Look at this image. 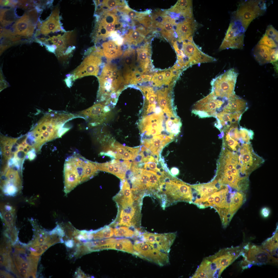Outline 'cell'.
Segmentation results:
<instances>
[{"instance_id":"e575fe53","label":"cell","mask_w":278,"mask_h":278,"mask_svg":"<svg viewBox=\"0 0 278 278\" xmlns=\"http://www.w3.org/2000/svg\"><path fill=\"white\" fill-rule=\"evenodd\" d=\"M121 193V197L119 203L121 205L126 206L132 205L133 202V196L129 184L126 180L123 183Z\"/></svg>"},{"instance_id":"52a82bcc","label":"cell","mask_w":278,"mask_h":278,"mask_svg":"<svg viewBox=\"0 0 278 278\" xmlns=\"http://www.w3.org/2000/svg\"><path fill=\"white\" fill-rule=\"evenodd\" d=\"M266 9V3L263 1H246L240 4L234 13V21L239 23L246 31L251 22Z\"/></svg>"},{"instance_id":"6da1fadb","label":"cell","mask_w":278,"mask_h":278,"mask_svg":"<svg viewBox=\"0 0 278 278\" xmlns=\"http://www.w3.org/2000/svg\"><path fill=\"white\" fill-rule=\"evenodd\" d=\"M77 114L65 112L53 111L46 114L39 121L30 133L39 147L48 141L61 137L70 128L64 127L68 121L76 117Z\"/></svg>"},{"instance_id":"9f6ffc18","label":"cell","mask_w":278,"mask_h":278,"mask_svg":"<svg viewBox=\"0 0 278 278\" xmlns=\"http://www.w3.org/2000/svg\"><path fill=\"white\" fill-rule=\"evenodd\" d=\"M65 245L70 248H72L74 245L73 241L72 240H68L65 242Z\"/></svg>"},{"instance_id":"44dd1931","label":"cell","mask_w":278,"mask_h":278,"mask_svg":"<svg viewBox=\"0 0 278 278\" xmlns=\"http://www.w3.org/2000/svg\"><path fill=\"white\" fill-rule=\"evenodd\" d=\"M36 25L30 20L25 13L19 19L16 20L11 28L14 36H23L27 38L32 36Z\"/></svg>"},{"instance_id":"6125c7cd","label":"cell","mask_w":278,"mask_h":278,"mask_svg":"<svg viewBox=\"0 0 278 278\" xmlns=\"http://www.w3.org/2000/svg\"><path fill=\"white\" fill-rule=\"evenodd\" d=\"M41 33L40 30L37 29L36 30V32L34 34V37H36L39 36L40 34Z\"/></svg>"},{"instance_id":"277c9868","label":"cell","mask_w":278,"mask_h":278,"mask_svg":"<svg viewBox=\"0 0 278 278\" xmlns=\"http://www.w3.org/2000/svg\"><path fill=\"white\" fill-rule=\"evenodd\" d=\"M98 77L99 84L97 95L99 101L105 105L116 103L126 85L121 70L115 64L108 63L104 65Z\"/></svg>"},{"instance_id":"30bf717a","label":"cell","mask_w":278,"mask_h":278,"mask_svg":"<svg viewBox=\"0 0 278 278\" xmlns=\"http://www.w3.org/2000/svg\"><path fill=\"white\" fill-rule=\"evenodd\" d=\"M88 52L89 54L73 72L74 80L88 75L97 76L102 63L101 57L104 56L101 49L92 47Z\"/></svg>"},{"instance_id":"d590c367","label":"cell","mask_w":278,"mask_h":278,"mask_svg":"<svg viewBox=\"0 0 278 278\" xmlns=\"http://www.w3.org/2000/svg\"><path fill=\"white\" fill-rule=\"evenodd\" d=\"M246 200L245 196L241 192H236L232 198L229 207L230 215L232 218L238 209Z\"/></svg>"},{"instance_id":"91938a15","label":"cell","mask_w":278,"mask_h":278,"mask_svg":"<svg viewBox=\"0 0 278 278\" xmlns=\"http://www.w3.org/2000/svg\"><path fill=\"white\" fill-rule=\"evenodd\" d=\"M11 277L7 274L1 271L0 278L11 277Z\"/></svg>"},{"instance_id":"f1b7e54d","label":"cell","mask_w":278,"mask_h":278,"mask_svg":"<svg viewBox=\"0 0 278 278\" xmlns=\"http://www.w3.org/2000/svg\"><path fill=\"white\" fill-rule=\"evenodd\" d=\"M109 162L111 173L121 179L124 178L127 171L130 169L132 164V163L127 160L121 162L114 159Z\"/></svg>"},{"instance_id":"db71d44e","label":"cell","mask_w":278,"mask_h":278,"mask_svg":"<svg viewBox=\"0 0 278 278\" xmlns=\"http://www.w3.org/2000/svg\"><path fill=\"white\" fill-rule=\"evenodd\" d=\"M170 171L171 174L174 176L178 175L179 172L178 169L175 167L172 168L170 169Z\"/></svg>"},{"instance_id":"2e32d148","label":"cell","mask_w":278,"mask_h":278,"mask_svg":"<svg viewBox=\"0 0 278 278\" xmlns=\"http://www.w3.org/2000/svg\"><path fill=\"white\" fill-rule=\"evenodd\" d=\"M109 107L99 103L95 104L87 109L77 112L80 117H83L88 123L89 126L99 125L105 121L109 115Z\"/></svg>"},{"instance_id":"681fc988","label":"cell","mask_w":278,"mask_h":278,"mask_svg":"<svg viewBox=\"0 0 278 278\" xmlns=\"http://www.w3.org/2000/svg\"><path fill=\"white\" fill-rule=\"evenodd\" d=\"M14 36L13 31L10 29H7L0 26V38Z\"/></svg>"},{"instance_id":"b9f144b4","label":"cell","mask_w":278,"mask_h":278,"mask_svg":"<svg viewBox=\"0 0 278 278\" xmlns=\"http://www.w3.org/2000/svg\"><path fill=\"white\" fill-rule=\"evenodd\" d=\"M258 44L264 45L272 49L277 47V43L265 34L259 41Z\"/></svg>"},{"instance_id":"6f0895ef","label":"cell","mask_w":278,"mask_h":278,"mask_svg":"<svg viewBox=\"0 0 278 278\" xmlns=\"http://www.w3.org/2000/svg\"><path fill=\"white\" fill-rule=\"evenodd\" d=\"M56 233L59 235L63 237L64 235V233L63 230L59 226L57 227L56 228Z\"/></svg>"},{"instance_id":"d6a6232c","label":"cell","mask_w":278,"mask_h":278,"mask_svg":"<svg viewBox=\"0 0 278 278\" xmlns=\"http://www.w3.org/2000/svg\"><path fill=\"white\" fill-rule=\"evenodd\" d=\"M16 8H1L0 23L2 26L7 27L19 18L16 13Z\"/></svg>"},{"instance_id":"d6986e66","label":"cell","mask_w":278,"mask_h":278,"mask_svg":"<svg viewBox=\"0 0 278 278\" xmlns=\"http://www.w3.org/2000/svg\"><path fill=\"white\" fill-rule=\"evenodd\" d=\"M136 62L138 71L142 74H151L153 69L151 63V47L150 43L146 41L136 50Z\"/></svg>"},{"instance_id":"1f68e13d","label":"cell","mask_w":278,"mask_h":278,"mask_svg":"<svg viewBox=\"0 0 278 278\" xmlns=\"http://www.w3.org/2000/svg\"><path fill=\"white\" fill-rule=\"evenodd\" d=\"M278 230L273 234L272 237L267 239L262 244L261 247L274 256H278Z\"/></svg>"},{"instance_id":"11a10c76","label":"cell","mask_w":278,"mask_h":278,"mask_svg":"<svg viewBox=\"0 0 278 278\" xmlns=\"http://www.w3.org/2000/svg\"><path fill=\"white\" fill-rule=\"evenodd\" d=\"M11 3V0H0V5L2 7L8 6Z\"/></svg>"},{"instance_id":"836d02e7","label":"cell","mask_w":278,"mask_h":278,"mask_svg":"<svg viewBox=\"0 0 278 278\" xmlns=\"http://www.w3.org/2000/svg\"><path fill=\"white\" fill-rule=\"evenodd\" d=\"M118 11L122 13L129 19L138 21L143 17L150 15L151 13L150 10L143 12H138L129 8L127 4L125 6L118 7Z\"/></svg>"},{"instance_id":"9a60e30c","label":"cell","mask_w":278,"mask_h":278,"mask_svg":"<svg viewBox=\"0 0 278 278\" xmlns=\"http://www.w3.org/2000/svg\"><path fill=\"white\" fill-rule=\"evenodd\" d=\"M239 150L240 158L243 167L250 174L265 162L263 158L255 152L251 144H242Z\"/></svg>"},{"instance_id":"7dc6e473","label":"cell","mask_w":278,"mask_h":278,"mask_svg":"<svg viewBox=\"0 0 278 278\" xmlns=\"http://www.w3.org/2000/svg\"><path fill=\"white\" fill-rule=\"evenodd\" d=\"M27 13L30 20L34 24L36 25L38 13L36 9L28 10Z\"/></svg>"},{"instance_id":"ffe728a7","label":"cell","mask_w":278,"mask_h":278,"mask_svg":"<svg viewBox=\"0 0 278 278\" xmlns=\"http://www.w3.org/2000/svg\"><path fill=\"white\" fill-rule=\"evenodd\" d=\"M176 33L179 42L193 40V35L197 27L194 19L188 18L178 22L176 25Z\"/></svg>"},{"instance_id":"60d3db41","label":"cell","mask_w":278,"mask_h":278,"mask_svg":"<svg viewBox=\"0 0 278 278\" xmlns=\"http://www.w3.org/2000/svg\"><path fill=\"white\" fill-rule=\"evenodd\" d=\"M133 217L129 214H124L120 218L118 224L127 227H134L135 226L136 222L134 220Z\"/></svg>"},{"instance_id":"f6af8a7d","label":"cell","mask_w":278,"mask_h":278,"mask_svg":"<svg viewBox=\"0 0 278 278\" xmlns=\"http://www.w3.org/2000/svg\"><path fill=\"white\" fill-rule=\"evenodd\" d=\"M278 31L271 25L268 26L265 33L277 43L278 42Z\"/></svg>"},{"instance_id":"ab89813d","label":"cell","mask_w":278,"mask_h":278,"mask_svg":"<svg viewBox=\"0 0 278 278\" xmlns=\"http://www.w3.org/2000/svg\"><path fill=\"white\" fill-rule=\"evenodd\" d=\"M239 131L241 138L244 143L251 144L250 140L253 139L254 135L253 131L240 126Z\"/></svg>"},{"instance_id":"5b68a950","label":"cell","mask_w":278,"mask_h":278,"mask_svg":"<svg viewBox=\"0 0 278 278\" xmlns=\"http://www.w3.org/2000/svg\"><path fill=\"white\" fill-rule=\"evenodd\" d=\"M96 23L93 34L95 42L104 40L123 27L117 13L111 11H105L96 14Z\"/></svg>"},{"instance_id":"ac0fdd59","label":"cell","mask_w":278,"mask_h":278,"mask_svg":"<svg viewBox=\"0 0 278 278\" xmlns=\"http://www.w3.org/2000/svg\"><path fill=\"white\" fill-rule=\"evenodd\" d=\"M121 71L126 84H129L135 74L138 72L137 64L135 61V50L131 47L126 49L123 54Z\"/></svg>"},{"instance_id":"be15d7a7","label":"cell","mask_w":278,"mask_h":278,"mask_svg":"<svg viewBox=\"0 0 278 278\" xmlns=\"http://www.w3.org/2000/svg\"><path fill=\"white\" fill-rule=\"evenodd\" d=\"M49 245L47 244H44L41 247L44 251L46 250L49 247Z\"/></svg>"},{"instance_id":"8992f818","label":"cell","mask_w":278,"mask_h":278,"mask_svg":"<svg viewBox=\"0 0 278 278\" xmlns=\"http://www.w3.org/2000/svg\"><path fill=\"white\" fill-rule=\"evenodd\" d=\"M238 74L232 68L213 79L211 82V93L218 97L229 99L235 94L234 90Z\"/></svg>"},{"instance_id":"ba28073f","label":"cell","mask_w":278,"mask_h":278,"mask_svg":"<svg viewBox=\"0 0 278 278\" xmlns=\"http://www.w3.org/2000/svg\"><path fill=\"white\" fill-rule=\"evenodd\" d=\"M136 256L160 266L169 262V254L166 253L156 244L138 240L133 245Z\"/></svg>"},{"instance_id":"ee69618b","label":"cell","mask_w":278,"mask_h":278,"mask_svg":"<svg viewBox=\"0 0 278 278\" xmlns=\"http://www.w3.org/2000/svg\"><path fill=\"white\" fill-rule=\"evenodd\" d=\"M138 21L148 29H154V22L150 15L143 17Z\"/></svg>"},{"instance_id":"f5cc1de1","label":"cell","mask_w":278,"mask_h":278,"mask_svg":"<svg viewBox=\"0 0 278 278\" xmlns=\"http://www.w3.org/2000/svg\"><path fill=\"white\" fill-rule=\"evenodd\" d=\"M34 150V149L33 148L31 150L29 151L27 153L28 158L30 161L33 160L36 157V154Z\"/></svg>"},{"instance_id":"484cf974","label":"cell","mask_w":278,"mask_h":278,"mask_svg":"<svg viewBox=\"0 0 278 278\" xmlns=\"http://www.w3.org/2000/svg\"><path fill=\"white\" fill-rule=\"evenodd\" d=\"M99 249H113L128 253L136 256V253L133 248V245L129 239H117L114 242L100 246Z\"/></svg>"},{"instance_id":"f546056e","label":"cell","mask_w":278,"mask_h":278,"mask_svg":"<svg viewBox=\"0 0 278 278\" xmlns=\"http://www.w3.org/2000/svg\"><path fill=\"white\" fill-rule=\"evenodd\" d=\"M272 49L263 45L257 44L253 50V54L256 61L260 65L270 63Z\"/></svg>"},{"instance_id":"74e56055","label":"cell","mask_w":278,"mask_h":278,"mask_svg":"<svg viewBox=\"0 0 278 278\" xmlns=\"http://www.w3.org/2000/svg\"><path fill=\"white\" fill-rule=\"evenodd\" d=\"M113 231L114 235L116 237L133 238L134 236H138L140 234L137 230L134 231L125 226L115 228Z\"/></svg>"},{"instance_id":"f35d334b","label":"cell","mask_w":278,"mask_h":278,"mask_svg":"<svg viewBox=\"0 0 278 278\" xmlns=\"http://www.w3.org/2000/svg\"><path fill=\"white\" fill-rule=\"evenodd\" d=\"M92 232L95 234L93 237L95 239H101L110 238L114 234L113 229L108 226L102 229Z\"/></svg>"},{"instance_id":"680465c9","label":"cell","mask_w":278,"mask_h":278,"mask_svg":"<svg viewBox=\"0 0 278 278\" xmlns=\"http://www.w3.org/2000/svg\"><path fill=\"white\" fill-rule=\"evenodd\" d=\"M36 252L38 255H41L44 252L41 247H37L35 248Z\"/></svg>"},{"instance_id":"9c48e42d","label":"cell","mask_w":278,"mask_h":278,"mask_svg":"<svg viewBox=\"0 0 278 278\" xmlns=\"http://www.w3.org/2000/svg\"><path fill=\"white\" fill-rule=\"evenodd\" d=\"M228 99L215 96L211 93L193 105L192 113L201 118L213 117L222 111Z\"/></svg>"},{"instance_id":"83f0119b","label":"cell","mask_w":278,"mask_h":278,"mask_svg":"<svg viewBox=\"0 0 278 278\" xmlns=\"http://www.w3.org/2000/svg\"><path fill=\"white\" fill-rule=\"evenodd\" d=\"M102 46L104 56L108 60L120 57L123 54L121 46L112 39L103 42Z\"/></svg>"},{"instance_id":"7c38bea8","label":"cell","mask_w":278,"mask_h":278,"mask_svg":"<svg viewBox=\"0 0 278 278\" xmlns=\"http://www.w3.org/2000/svg\"><path fill=\"white\" fill-rule=\"evenodd\" d=\"M179 49L183 51L184 56V64L186 69L194 65L216 60L214 58L202 52L193 40L183 41L182 49Z\"/></svg>"},{"instance_id":"816d5d0a","label":"cell","mask_w":278,"mask_h":278,"mask_svg":"<svg viewBox=\"0 0 278 278\" xmlns=\"http://www.w3.org/2000/svg\"><path fill=\"white\" fill-rule=\"evenodd\" d=\"M270 213L269 209L267 207L263 208L261 211V214L262 216L264 218H266L268 216Z\"/></svg>"},{"instance_id":"94428289","label":"cell","mask_w":278,"mask_h":278,"mask_svg":"<svg viewBox=\"0 0 278 278\" xmlns=\"http://www.w3.org/2000/svg\"><path fill=\"white\" fill-rule=\"evenodd\" d=\"M42 25V22H41L39 18V17L38 19V20L37 23V29L40 30V28Z\"/></svg>"},{"instance_id":"d4e9b609","label":"cell","mask_w":278,"mask_h":278,"mask_svg":"<svg viewBox=\"0 0 278 278\" xmlns=\"http://www.w3.org/2000/svg\"><path fill=\"white\" fill-rule=\"evenodd\" d=\"M168 12L174 13L184 19L193 18L192 2V0H178L172 7L167 10Z\"/></svg>"},{"instance_id":"603a6c76","label":"cell","mask_w":278,"mask_h":278,"mask_svg":"<svg viewBox=\"0 0 278 278\" xmlns=\"http://www.w3.org/2000/svg\"><path fill=\"white\" fill-rule=\"evenodd\" d=\"M58 7H56L52 11L48 19L42 22L40 29L41 33L46 35L52 32L54 33L65 30L62 28L60 23Z\"/></svg>"},{"instance_id":"c3c4849f","label":"cell","mask_w":278,"mask_h":278,"mask_svg":"<svg viewBox=\"0 0 278 278\" xmlns=\"http://www.w3.org/2000/svg\"><path fill=\"white\" fill-rule=\"evenodd\" d=\"M135 212L134 207L132 205L128 206L124 208L121 210L119 218L124 214L130 215L134 216Z\"/></svg>"},{"instance_id":"f907efd6","label":"cell","mask_w":278,"mask_h":278,"mask_svg":"<svg viewBox=\"0 0 278 278\" xmlns=\"http://www.w3.org/2000/svg\"><path fill=\"white\" fill-rule=\"evenodd\" d=\"M270 63H275L278 60V50L276 48L272 49L270 57Z\"/></svg>"},{"instance_id":"e7e4bbea","label":"cell","mask_w":278,"mask_h":278,"mask_svg":"<svg viewBox=\"0 0 278 278\" xmlns=\"http://www.w3.org/2000/svg\"><path fill=\"white\" fill-rule=\"evenodd\" d=\"M78 239L81 240H85V239L84 237L81 235H80L78 236L77 237Z\"/></svg>"},{"instance_id":"cb8c5ba5","label":"cell","mask_w":278,"mask_h":278,"mask_svg":"<svg viewBox=\"0 0 278 278\" xmlns=\"http://www.w3.org/2000/svg\"><path fill=\"white\" fill-rule=\"evenodd\" d=\"M150 31L142 26L135 29H129L123 37V42L129 46H137L144 40Z\"/></svg>"},{"instance_id":"4316f807","label":"cell","mask_w":278,"mask_h":278,"mask_svg":"<svg viewBox=\"0 0 278 278\" xmlns=\"http://www.w3.org/2000/svg\"><path fill=\"white\" fill-rule=\"evenodd\" d=\"M246 101L235 94L228 99L223 110L231 113L238 112L244 113L248 109Z\"/></svg>"},{"instance_id":"3957f363","label":"cell","mask_w":278,"mask_h":278,"mask_svg":"<svg viewBox=\"0 0 278 278\" xmlns=\"http://www.w3.org/2000/svg\"><path fill=\"white\" fill-rule=\"evenodd\" d=\"M242 248L231 247L221 249L204 258L190 277L217 278L223 271L241 255Z\"/></svg>"},{"instance_id":"7402d4cb","label":"cell","mask_w":278,"mask_h":278,"mask_svg":"<svg viewBox=\"0 0 278 278\" xmlns=\"http://www.w3.org/2000/svg\"><path fill=\"white\" fill-rule=\"evenodd\" d=\"M173 138L170 136L159 135L154 136L150 139H144L142 143L153 155H156L158 158L162 149Z\"/></svg>"},{"instance_id":"7a4b0ae2","label":"cell","mask_w":278,"mask_h":278,"mask_svg":"<svg viewBox=\"0 0 278 278\" xmlns=\"http://www.w3.org/2000/svg\"><path fill=\"white\" fill-rule=\"evenodd\" d=\"M98 170L96 163L74 153L65 160L64 165V191L67 194L80 184L93 177Z\"/></svg>"},{"instance_id":"8d00e7d4","label":"cell","mask_w":278,"mask_h":278,"mask_svg":"<svg viewBox=\"0 0 278 278\" xmlns=\"http://www.w3.org/2000/svg\"><path fill=\"white\" fill-rule=\"evenodd\" d=\"M151 82L152 85L155 87H161L163 85H173L174 84L166 78L164 71H158L153 74Z\"/></svg>"},{"instance_id":"4dcf8cb0","label":"cell","mask_w":278,"mask_h":278,"mask_svg":"<svg viewBox=\"0 0 278 278\" xmlns=\"http://www.w3.org/2000/svg\"><path fill=\"white\" fill-rule=\"evenodd\" d=\"M94 2L96 13L105 11H111L118 7L124 6L127 4L125 1L98 0Z\"/></svg>"},{"instance_id":"8fae6325","label":"cell","mask_w":278,"mask_h":278,"mask_svg":"<svg viewBox=\"0 0 278 278\" xmlns=\"http://www.w3.org/2000/svg\"><path fill=\"white\" fill-rule=\"evenodd\" d=\"M242 249L241 255L246 258L250 264L261 266L277 264V258L271 255L261 247L248 243L244 245Z\"/></svg>"},{"instance_id":"e0dca14e","label":"cell","mask_w":278,"mask_h":278,"mask_svg":"<svg viewBox=\"0 0 278 278\" xmlns=\"http://www.w3.org/2000/svg\"><path fill=\"white\" fill-rule=\"evenodd\" d=\"M157 14L160 20L152 17L154 29L159 28L162 36L171 42L174 41L175 36L174 26L176 25V20L167 15L165 11Z\"/></svg>"},{"instance_id":"7bdbcfd3","label":"cell","mask_w":278,"mask_h":278,"mask_svg":"<svg viewBox=\"0 0 278 278\" xmlns=\"http://www.w3.org/2000/svg\"><path fill=\"white\" fill-rule=\"evenodd\" d=\"M150 172L149 188H156L159 183V178L161 176L154 171L147 170Z\"/></svg>"},{"instance_id":"bcb514c9","label":"cell","mask_w":278,"mask_h":278,"mask_svg":"<svg viewBox=\"0 0 278 278\" xmlns=\"http://www.w3.org/2000/svg\"><path fill=\"white\" fill-rule=\"evenodd\" d=\"M157 161H158L157 160H155L152 161H148L146 162V163L145 164L144 166V168L147 169H149V170L150 169V170H151L156 172H160L161 173V172L160 170L157 167V164L155 162Z\"/></svg>"},{"instance_id":"4fadbf2b","label":"cell","mask_w":278,"mask_h":278,"mask_svg":"<svg viewBox=\"0 0 278 278\" xmlns=\"http://www.w3.org/2000/svg\"><path fill=\"white\" fill-rule=\"evenodd\" d=\"M245 31L244 29L238 22L236 21L231 22L219 48V50L229 48L242 49L244 45Z\"/></svg>"},{"instance_id":"5bb4252c","label":"cell","mask_w":278,"mask_h":278,"mask_svg":"<svg viewBox=\"0 0 278 278\" xmlns=\"http://www.w3.org/2000/svg\"><path fill=\"white\" fill-rule=\"evenodd\" d=\"M163 112H155L144 116L140 122V129L142 133L147 136H155L160 134L166 129L164 124L165 118Z\"/></svg>"}]
</instances>
